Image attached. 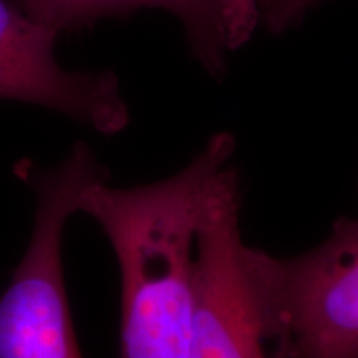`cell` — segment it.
Masks as SVG:
<instances>
[{
    "label": "cell",
    "mask_w": 358,
    "mask_h": 358,
    "mask_svg": "<svg viewBox=\"0 0 358 358\" xmlns=\"http://www.w3.org/2000/svg\"><path fill=\"white\" fill-rule=\"evenodd\" d=\"M236 138L213 134L185 168L150 185L96 178L78 213L95 219L122 277V358H187L194 317V245L203 204L231 163Z\"/></svg>",
    "instance_id": "1"
},
{
    "label": "cell",
    "mask_w": 358,
    "mask_h": 358,
    "mask_svg": "<svg viewBox=\"0 0 358 358\" xmlns=\"http://www.w3.org/2000/svg\"><path fill=\"white\" fill-rule=\"evenodd\" d=\"M244 264L274 358H358V217L299 256L245 245Z\"/></svg>",
    "instance_id": "2"
},
{
    "label": "cell",
    "mask_w": 358,
    "mask_h": 358,
    "mask_svg": "<svg viewBox=\"0 0 358 358\" xmlns=\"http://www.w3.org/2000/svg\"><path fill=\"white\" fill-rule=\"evenodd\" d=\"M35 192L32 236L0 295V358H82L66 297L62 241L80 196L105 168L78 141L52 169L22 163Z\"/></svg>",
    "instance_id": "3"
},
{
    "label": "cell",
    "mask_w": 358,
    "mask_h": 358,
    "mask_svg": "<svg viewBox=\"0 0 358 358\" xmlns=\"http://www.w3.org/2000/svg\"><path fill=\"white\" fill-rule=\"evenodd\" d=\"M241 229L239 176L231 164L206 196L194 245V317L187 358H274L250 294Z\"/></svg>",
    "instance_id": "4"
},
{
    "label": "cell",
    "mask_w": 358,
    "mask_h": 358,
    "mask_svg": "<svg viewBox=\"0 0 358 358\" xmlns=\"http://www.w3.org/2000/svg\"><path fill=\"white\" fill-rule=\"evenodd\" d=\"M57 35L0 0V98L58 111L101 134L120 133L129 111L118 77L65 70L55 57Z\"/></svg>",
    "instance_id": "5"
},
{
    "label": "cell",
    "mask_w": 358,
    "mask_h": 358,
    "mask_svg": "<svg viewBox=\"0 0 358 358\" xmlns=\"http://www.w3.org/2000/svg\"><path fill=\"white\" fill-rule=\"evenodd\" d=\"M187 45L211 77H222L229 57L262 25L257 0H169Z\"/></svg>",
    "instance_id": "6"
},
{
    "label": "cell",
    "mask_w": 358,
    "mask_h": 358,
    "mask_svg": "<svg viewBox=\"0 0 358 358\" xmlns=\"http://www.w3.org/2000/svg\"><path fill=\"white\" fill-rule=\"evenodd\" d=\"M27 15L40 24L62 30L82 29L111 15H123L140 8H163L169 0H22Z\"/></svg>",
    "instance_id": "7"
},
{
    "label": "cell",
    "mask_w": 358,
    "mask_h": 358,
    "mask_svg": "<svg viewBox=\"0 0 358 358\" xmlns=\"http://www.w3.org/2000/svg\"><path fill=\"white\" fill-rule=\"evenodd\" d=\"M324 0H277L272 10L267 13L264 24L271 32L282 34L301 24L303 17Z\"/></svg>",
    "instance_id": "8"
}]
</instances>
